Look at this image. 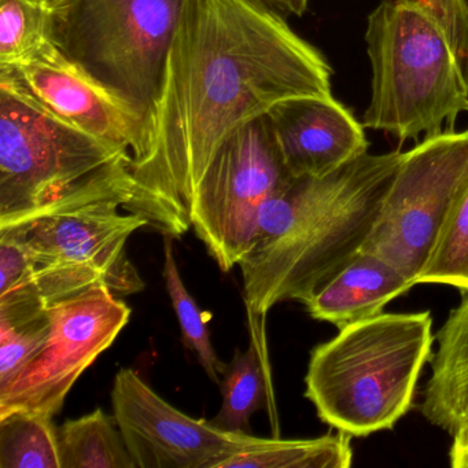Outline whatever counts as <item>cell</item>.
I'll return each mask as SVG.
<instances>
[{
  "mask_svg": "<svg viewBox=\"0 0 468 468\" xmlns=\"http://www.w3.org/2000/svg\"><path fill=\"white\" fill-rule=\"evenodd\" d=\"M333 68L286 18L250 0H185L127 212L164 237L191 229L194 194L221 144L292 98L330 97Z\"/></svg>",
  "mask_w": 468,
  "mask_h": 468,
  "instance_id": "1",
  "label": "cell"
},
{
  "mask_svg": "<svg viewBox=\"0 0 468 468\" xmlns=\"http://www.w3.org/2000/svg\"><path fill=\"white\" fill-rule=\"evenodd\" d=\"M404 153H367L328 176L292 179L265 205L239 264L249 314L308 303L360 253Z\"/></svg>",
  "mask_w": 468,
  "mask_h": 468,
  "instance_id": "2",
  "label": "cell"
},
{
  "mask_svg": "<svg viewBox=\"0 0 468 468\" xmlns=\"http://www.w3.org/2000/svg\"><path fill=\"white\" fill-rule=\"evenodd\" d=\"M434 342L430 311L380 312L345 325L312 350L305 397L320 420L350 437L393 429L413 407Z\"/></svg>",
  "mask_w": 468,
  "mask_h": 468,
  "instance_id": "3",
  "label": "cell"
},
{
  "mask_svg": "<svg viewBox=\"0 0 468 468\" xmlns=\"http://www.w3.org/2000/svg\"><path fill=\"white\" fill-rule=\"evenodd\" d=\"M133 157L0 83V229L65 201L133 196Z\"/></svg>",
  "mask_w": 468,
  "mask_h": 468,
  "instance_id": "4",
  "label": "cell"
},
{
  "mask_svg": "<svg viewBox=\"0 0 468 468\" xmlns=\"http://www.w3.org/2000/svg\"><path fill=\"white\" fill-rule=\"evenodd\" d=\"M371 101L364 128L418 141L454 130L468 113V83L437 24L410 0H383L368 16Z\"/></svg>",
  "mask_w": 468,
  "mask_h": 468,
  "instance_id": "5",
  "label": "cell"
},
{
  "mask_svg": "<svg viewBox=\"0 0 468 468\" xmlns=\"http://www.w3.org/2000/svg\"><path fill=\"white\" fill-rule=\"evenodd\" d=\"M185 0H61L54 46L135 109L149 128Z\"/></svg>",
  "mask_w": 468,
  "mask_h": 468,
  "instance_id": "6",
  "label": "cell"
},
{
  "mask_svg": "<svg viewBox=\"0 0 468 468\" xmlns=\"http://www.w3.org/2000/svg\"><path fill=\"white\" fill-rule=\"evenodd\" d=\"M468 190V128L426 136L404 153L361 251L401 271L416 286Z\"/></svg>",
  "mask_w": 468,
  "mask_h": 468,
  "instance_id": "7",
  "label": "cell"
},
{
  "mask_svg": "<svg viewBox=\"0 0 468 468\" xmlns=\"http://www.w3.org/2000/svg\"><path fill=\"white\" fill-rule=\"evenodd\" d=\"M292 180L267 114L221 144L190 207L191 229L221 271L239 267L253 245L265 205Z\"/></svg>",
  "mask_w": 468,
  "mask_h": 468,
  "instance_id": "8",
  "label": "cell"
},
{
  "mask_svg": "<svg viewBox=\"0 0 468 468\" xmlns=\"http://www.w3.org/2000/svg\"><path fill=\"white\" fill-rule=\"evenodd\" d=\"M50 334L40 352L0 388V416L26 410L56 418L81 375L116 341L131 308L106 284L48 308Z\"/></svg>",
  "mask_w": 468,
  "mask_h": 468,
  "instance_id": "9",
  "label": "cell"
},
{
  "mask_svg": "<svg viewBox=\"0 0 468 468\" xmlns=\"http://www.w3.org/2000/svg\"><path fill=\"white\" fill-rule=\"evenodd\" d=\"M112 405L136 468H220L260 440L191 418L131 368L120 369L114 377Z\"/></svg>",
  "mask_w": 468,
  "mask_h": 468,
  "instance_id": "10",
  "label": "cell"
},
{
  "mask_svg": "<svg viewBox=\"0 0 468 468\" xmlns=\"http://www.w3.org/2000/svg\"><path fill=\"white\" fill-rule=\"evenodd\" d=\"M120 209L124 201L119 198L65 205L9 229L20 235L37 261L100 275L117 297L135 294L144 282L125 248L128 238L149 223Z\"/></svg>",
  "mask_w": 468,
  "mask_h": 468,
  "instance_id": "11",
  "label": "cell"
},
{
  "mask_svg": "<svg viewBox=\"0 0 468 468\" xmlns=\"http://www.w3.org/2000/svg\"><path fill=\"white\" fill-rule=\"evenodd\" d=\"M0 83L23 92L72 127L130 153L131 169L144 157L147 125L141 114L76 67L56 46L26 64L0 68Z\"/></svg>",
  "mask_w": 468,
  "mask_h": 468,
  "instance_id": "12",
  "label": "cell"
},
{
  "mask_svg": "<svg viewBox=\"0 0 468 468\" xmlns=\"http://www.w3.org/2000/svg\"><path fill=\"white\" fill-rule=\"evenodd\" d=\"M267 119L292 179L328 176L368 153L363 124L333 95L283 101Z\"/></svg>",
  "mask_w": 468,
  "mask_h": 468,
  "instance_id": "13",
  "label": "cell"
},
{
  "mask_svg": "<svg viewBox=\"0 0 468 468\" xmlns=\"http://www.w3.org/2000/svg\"><path fill=\"white\" fill-rule=\"evenodd\" d=\"M412 287L390 262L360 251L303 305L311 317L339 330L380 314L390 301Z\"/></svg>",
  "mask_w": 468,
  "mask_h": 468,
  "instance_id": "14",
  "label": "cell"
},
{
  "mask_svg": "<svg viewBox=\"0 0 468 468\" xmlns=\"http://www.w3.org/2000/svg\"><path fill=\"white\" fill-rule=\"evenodd\" d=\"M435 344L419 410L452 437L468 424V292L435 333Z\"/></svg>",
  "mask_w": 468,
  "mask_h": 468,
  "instance_id": "15",
  "label": "cell"
},
{
  "mask_svg": "<svg viewBox=\"0 0 468 468\" xmlns=\"http://www.w3.org/2000/svg\"><path fill=\"white\" fill-rule=\"evenodd\" d=\"M61 468H136L116 416L102 408L58 429Z\"/></svg>",
  "mask_w": 468,
  "mask_h": 468,
  "instance_id": "16",
  "label": "cell"
},
{
  "mask_svg": "<svg viewBox=\"0 0 468 468\" xmlns=\"http://www.w3.org/2000/svg\"><path fill=\"white\" fill-rule=\"evenodd\" d=\"M352 437L338 431L308 440L260 438L227 459L220 468H347L352 465Z\"/></svg>",
  "mask_w": 468,
  "mask_h": 468,
  "instance_id": "17",
  "label": "cell"
},
{
  "mask_svg": "<svg viewBox=\"0 0 468 468\" xmlns=\"http://www.w3.org/2000/svg\"><path fill=\"white\" fill-rule=\"evenodd\" d=\"M268 380L260 346L251 338L248 350H235L234 358L227 364L220 382L223 404L210 421L226 431L248 432L251 416L267 407Z\"/></svg>",
  "mask_w": 468,
  "mask_h": 468,
  "instance_id": "18",
  "label": "cell"
},
{
  "mask_svg": "<svg viewBox=\"0 0 468 468\" xmlns=\"http://www.w3.org/2000/svg\"><path fill=\"white\" fill-rule=\"evenodd\" d=\"M0 468H61L54 419L26 410L0 416Z\"/></svg>",
  "mask_w": 468,
  "mask_h": 468,
  "instance_id": "19",
  "label": "cell"
},
{
  "mask_svg": "<svg viewBox=\"0 0 468 468\" xmlns=\"http://www.w3.org/2000/svg\"><path fill=\"white\" fill-rule=\"evenodd\" d=\"M50 16L37 0H0V68L26 64L53 48Z\"/></svg>",
  "mask_w": 468,
  "mask_h": 468,
  "instance_id": "20",
  "label": "cell"
},
{
  "mask_svg": "<svg viewBox=\"0 0 468 468\" xmlns=\"http://www.w3.org/2000/svg\"><path fill=\"white\" fill-rule=\"evenodd\" d=\"M164 281L179 320L186 346L196 353L207 378L216 385H220L227 364L216 355L204 314L183 283L175 257L174 237H164Z\"/></svg>",
  "mask_w": 468,
  "mask_h": 468,
  "instance_id": "21",
  "label": "cell"
},
{
  "mask_svg": "<svg viewBox=\"0 0 468 468\" xmlns=\"http://www.w3.org/2000/svg\"><path fill=\"white\" fill-rule=\"evenodd\" d=\"M416 284H445L468 292V190L454 207Z\"/></svg>",
  "mask_w": 468,
  "mask_h": 468,
  "instance_id": "22",
  "label": "cell"
},
{
  "mask_svg": "<svg viewBox=\"0 0 468 468\" xmlns=\"http://www.w3.org/2000/svg\"><path fill=\"white\" fill-rule=\"evenodd\" d=\"M50 334L48 314L35 319H0V388L9 385L18 372L40 352Z\"/></svg>",
  "mask_w": 468,
  "mask_h": 468,
  "instance_id": "23",
  "label": "cell"
},
{
  "mask_svg": "<svg viewBox=\"0 0 468 468\" xmlns=\"http://www.w3.org/2000/svg\"><path fill=\"white\" fill-rule=\"evenodd\" d=\"M445 35L468 83V0H410Z\"/></svg>",
  "mask_w": 468,
  "mask_h": 468,
  "instance_id": "24",
  "label": "cell"
},
{
  "mask_svg": "<svg viewBox=\"0 0 468 468\" xmlns=\"http://www.w3.org/2000/svg\"><path fill=\"white\" fill-rule=\"evenodd\" d=\"M250 2L284 18L289 16L303 17L309 5V0H250Z\"/></svg>",
  "mask_w": 468,
  "mask_h": 468,
  "instance_id": "25",
  "label": "cell"
},
{
  "mask_svg": "<svg viewBox=\"0 0 468 468\" xmlns=\"http://www.w3.org/2000/svg\"><path fill=\"white\" fill-rule=\"evenodd\" d=\"M449 463L453 468H468V424L452 435Z\"/></svg>",
  "mask_w": 468,
  "mask_h": 468,
  "instance_id": "26",
  "label": "cell"
},
{
  "mask_svg": "<svg viewBox=\"0 0 468 468\" xmlns=\"http://www.w3.org/2000/svg\"><path fill=\"white\" fill-rule=\"evenodd\" d=\"M37 2H39V4L45 5V6L53 9V7L56 6L57 4H59L61 0H37Z\"/></svg>",
  "mask_w": 468,
  "mask_h": 468,
  "instance_id": "27",
  "label": "cell"
}]
</instances>
